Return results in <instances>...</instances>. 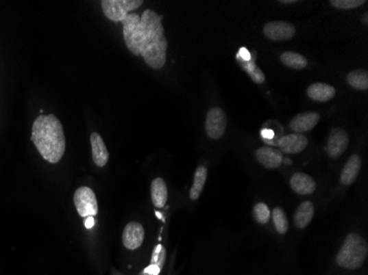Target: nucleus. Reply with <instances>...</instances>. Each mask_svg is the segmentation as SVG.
Returning a JSON list of instances; mask_svg holds the SVG:
<instances>
[{
	"label": "nucleus",
	"mask_w": 368,
	"mask_h": 275,
	"mask_svg": "<svg viewBox=\"0 0 368 275\" xmlns=\"http://www.w3.org/2000/svg\"><path fill=\"white\" fill-rule=\"evenodd\" d=\"M313 216H315V205H313V202H310V200L302 202L297 208L295 216H293L295 227L298 228V229H304V228L308 227L311 220H312Z\"/></svg>",
	"instance_id": "obj_18"
},
{
	"label": "nucleus",
	"mask_w": 368,
	"mask_h": 275,
	"mask_svg": "<svg viewBox=\"0 0 368 275\" xmlns=\"http://www.w3.org/2000/svg\"><path fill=\"white\" fill-rule=\"evenodd\" d=\"M365 0H331L330 3L332 6L339 9H354L360 7L365 3Z\"/></svg>",
	"instance_id": "obj_28"
},
{
	"label": "nucleus",
	"mask_w": 368,
	"mask_h": 275,
	"mask_svg": "<svg viewBox=\"0 0 368 275\" xmlns=\"http://www.w3.org/2000/svg\"><path fill=\"white\" fill-rule=\"evenodd\" d=\"M150 191H151V200L154 205L157 208L164 207L168 202V187L164 180L161 177H158L152 181Z\"/></svg>",
	"instance_id": "obj_20"
},
{
	"label": "nucleus",
	"mask_w": 368,
	"mask_h": 275,
	"mask_svg": "<svg viewBox=\"0 0 368 275\" xmlns=\"http://www.w3.org/2000/svg\"><path fill=\"white\" fill-rule=\"evenodd\" d=\"M360 168H362V160L360 155H352L341 173V183L343 185L353 184L360 174Z\"/></svg>",
	"instance_id": "obj_17"
},
{
	"label": "nucleus",
	"mask_w": 368,
	"mask_h": 275,
	"mask_svg": "<svg viewBox=\"0 0 368 275\" xmlns=\"http://www.w3.org/2000/svg\"><path fill=\"white\" fill-rule=\"evenodd\" d=\"M281 62L286 65L287 68H293V70H304L308 66V60L302 54L287 51L280 55Z\"/></svg>",
	"instance_id": "obj_22"
},
{
	"label": "nucleus",
	"mask_w": 368,
	"mask_h": 275,
	"mask_svg": "<svg viewBox=\"0 0 368 275\" xmlns=\"http://www.w3.org/2000/svg\"><path fill=\"white\" fill-rule=\"evenodd\" d=\"M206 179H208V170L206 166H199L194 173L193 185L190 191V198L192 200H199L203 188L206 185Z\"/></svg>",
	"instance_id": "obj_21"
},
{
	"label": "nucleus",
	"mask_w": 368,
	"mask_h": 275,
	"mask_svg": "<svg viewBox=\"0 0 368 275\" xmlns=\"http://www.w3.org/2000/svg\"><path fill=\"white\" fill-rule=\"evenodd\" d=\"M363 21H364V23H365V25H367V23H368V14H367V12H365V14H364V19H363Z\"/></svg>",
	"instance_id": "obj_31"
},
{
	"label": "nucleus",
	"mask_w": 368,
	"mask_h": 275,
	"mask_svg": "<svg viewBox=\"0 0 368 275\" xmlns=\"http://www.w3.org/2000/svg\"><path fill=\"white\" fill-rule=\"evenodd\" d=\"M76 211L82 218L95 217L99 213V204L95 193L88 186L77 188L73 196Z\"/></svg>",
	"instance_id": "obj_5"
},
{
	"label": "nucleus",
	"mask_w": 368,
	"mask_h": 275,
	"mask_svg": "<svg viewBox=\"0 0 368 275\" xmlns=\"http://www.w3.org/2000/svg\"><path fill=\"white\" fill-rule=\"evenodd\" d=\"M167 50H168V41L164 37L155 42L145 45L140 55L144 57L145 62L149 65L150 68L160 70L167 62Z\"/></svg>",
	"instance_id": "obj_6"
},
{
	"label": "nucleus",
	"mask_w": 368,
	"mask_h": 275,
	"mask_svg": "<svg viewBox=\"0 0 368 275\" xmlns=\"http://www.w3.org/2000/svg\"><path fill=\"white\" fill-rule=\"evenodd\" d=\"M94 226V217H88V218H85V227L88 228V229H90V228H93Z\"/></svg>",
	"instance_id": "obj_29"
},
{
	"label": "nucleus",
	"mask_w": 368,
	"mask_h": 275,
	"mask_svg": "<svg viewBox=\"0 0 368 275\" xmlns=\"http://www.w3.org/2000/svg\"><path fill=\"white\" fill-rule=\"evenodd\" d=\"M123 34L128 50L135 55H140L146 43V36L139 14L132 12L127 16L123 23Z\"/></svg>",
	"instance_id": "obj_3"
},
{
	"label": "nucleus",
	"mask_w": 368,
	"mask_h": 275,
	"mask_svg": "<svg viewBox=\"0 0 368 275\" xmlns=\"http://www.w3.org/2000/svg\"><path fill=\"white\" fill-rule=\"evenodd\" d=\"M237 61H239L242 68L249 74L250 77L255 83H257V84L264 83L265 79H266L265 74L262 73V70L260 68H257L253 57H250L249 60H243L237 55Z\"/></svg>",
	"instance_id": "obj_24"
},
{
	"label": "nucleus",
	"mask_w": 368,
	"mask_h": 275,
	"mask_svg": "<svg viewBox=\"0 0 368 275\" xmlns=\"http://www.w3.org/2000/svg\"><path fill=\"white\" fill-rule=\"evenodd\" d=\"M286 163H287V164H290V163H291V161H290L289 159H286Z\"/></svg>",
	"instance_id": "obj_32"
},
{
	"label": "nucleus",
	"mask_w": 368,
	"mask_h": 275,
	"mask_svg": "<svg viewBox=\"0 0 368 275\" xmlns=\"http://www.w3.org/2000/svg\"><path fill=\"white\" fill-rule=\"evenodd\" d=\"M297 3L295 0H281L280 3H284V5H289V3Z\"/></svg>",
	"instance_id": "obj_30"
},
{
	"label": "nucleus",
	"mask_w": 368,
	"mask_h": 275,
	"mask_svg": "<svg viewBox=\"0 0 368 275\" xmlns=\"http://www.w3.org/2000/svg\"><path fill=\"white\" fill-rule=\"evenodd\" d=\"M32 141L43 160L56 164L62 160L66 142L62 124L56 116H39L32 125Z\"/></svg>",
	"instance_id": "obj_1"
},
{
	"label": "nucleus",
	"mask_w": 368,
	"mask_h": 275,
	"mask_svg": "<svg viewBox=\"0 0 368 275\" xmlns=\"http://www.w3.org/2000/svg\"><path fill=\"white\" fill-rule=\"evenodd\" d=\"M101 9L105 16L114 23H124L132 10L143 5L141 0H103Z\"/></svg>",
	"instance_id": "obj_4"
},
{
	"label": "nucleus",
	"mask_w": 368,
	"mask_h": 275,
	"mask_svg": "<svg viewBox=\"0 0 368 275\" xmlns=\"http://www.w3.org/2000/svg\"><path fill=\"white\" fill-rule=\"evenodd\" d=\"M308 144H309V141L306 139V135H300V133L282 135L277 141V146L280 149L279 151L281 153H287V155H298L306 149Z\"/></svg>",
	"instance_id": "obj_11"
},
{
	"label": "nucleus",
	"mask_w": 368,
	"mask_h": 275,
	"mask_svg": "<svg viewBox=\"0 0 368 275\" xmlns=\"http://www.w3.org/2000/svg\"><path fill=\"white\" fill-rule=\"evenodd\" d=\"M367 254L368 246L365 239L358 233H349L337 253L336 263L345 270H356L366 261Z\"/></svg>",
	"instance_id": "obj_2"
},
{
	"label": "nucleus",
	"mask_w": 368,
	"mask_h": 275,
	"mask_svg": "<svg viewBox=\"0 0 368 275\" xmlns=\"http://www.w3.org/2000/svg\"><path fill=\"white\" fill-rule=\"evenodd\" d=\"M271 217H273V222L275 224V229L280 235H284L288 233L289 229V222H288L287 216L284 213V209L280 207L273 208V213H271Z\"/></svg>",
	"instance_id": "obj_25"
},
{
	"label": "nucleus",
	"mask_w": 368,
	"mask_h": 275,
	"mask_svg": "<svg viewBox=\"0 0 368 275\" xmlns=\"http://www.w3.org/2000/svg\"><path fill=\"white\" fill-rule=\"evenodd\" d=\"M347 83L357 90H366L368 88V72L365 70H355L347 75Z\"/></svg>",
	"instance_id": "obj_23"
},
{
	"label": "nucleus",
	"mask_w": 368,
	"mask_h": 275,
	"mask_svg": "<svg viewBox=\"0 0 368 275\" xmlns=\"http://www.w3.org/2000/svg\"><path fill=\"white\" fill-rule=\"evenodd\" d=\"M254 218L260 225H266L271 217V211H269L268 206L265 202H258L254 206Z\"/></svg>",
	"instance_id": "obj_26"
},
{
	"label": "nucleus",
	"mask_w": 368,
	"mask_h": 275,
	"mask_svg": "<svg viewBox=\"0 0 368 275\" xmlns=\"http://www.w3.org/2000/svg\"><path fill=\"white\" fill-rule=\"evenodd\" d=\"M256 159L262 166L267 169H278L282 164L284 157L279 150L269 146H262L256 151Z\"/></svg>",
	"instance_id": "obj_15"
},
{
	"label": "nucleus",
	"mask_w": 368,
	"mask_h": 275,
	"mask_svg": "<svg viewBox=\"0 0 368 275\" xmlns=\"http://www.w3.org/2000/svg\"><path fill=\"white\" fill-rule=\"evenodd\" d=\"M290 187L299 195H311L317 189V183L310 175L298 172L290 179Z\"/></svg>",
	"instance_id": "obj_14"
},
{
	"label": "nucleus",
	"mask_w": 368,
	"mask_h": 275,
	"mask_svg": "<svg viewBox=\"0 0 368 275\" xmlns=\"http://www.w3.org/2000/svg\"><path fill=\"white\" fill-rule=\"evenodd\" d=\"M90 144H92V157H93L95 166H99V168H104L108 162L110 153H108L103 138L97 132H93L90 135Z\"/></svg>",
	"instance_id": "obj_16"
},
{
	"label": "nucleus",
	"mask_w": 368,
	"mask_h": 275,
	"mask_svg": "<svg viewBox=\"0 0 368 275\" xmlns=\"http://www.w3.org/2000/svg\"><path fill=\"white\" fill-rule=\"evenodd\" d=\"M319 120H320V115L315 112L299 114L290 121V129L295 131V133L302 135L304 132H309L310 130H312L318 125Z\"/></svg>",
	"instance_id": "obj_13"
},
{
	"label": "nucleus",
	"mask_w": 368,
	"mask_h": 275,
	"mask_svg": "<svg viewBox=\"0 0 368 275\" xmlns=\"http://www.w3.org/2000/svg\"><path fill=\"white\" fill-rule=\"evenodd\" d=\"M349 139L347 132L340 128H333L326 144V152L332 159H336L343 155L349 146Z\"/></svg>",
	"instance_id": "obj_9"
},
{
	"label": "nucleus",
	"mask_w": 368,
	"mask_h": 275,
	"mask_svg": "<svg viewBox=\"0 0 368 275\" xmlns=\"http://www.w3.org/2000/svg\"><path fill=\"white\" fill-rule=\"evenodd\" d=\"M140 20L143 28H144L145 36H146L145 45L164 38V29H163L162 21H161L162 17L159 16L157 12L147 9L144 14H141Z\"/></svg>",
	"instance_id": "obj_7"
},
{
	"label": "nucleus",
	"mask_w": 368,
	"mask_h": 275,
	"mask_svg": "<svg viewBox=\"0 0 368 275\" xmlns=\"http://www.w3.org/2000/svg\"><path fill=\"white\" fill-rule=\"evenodd\" d=\"M335 88L331 85L326 84V83H315L310 85L308 88V96L312 101H331L335 96Z\"/></svg>",
	"instance_id": "obj_19"
},
{
	"label": "nucleus",
	"mask_w": 368,
	"mask_h": 275,
	"mask_svg": "<svg viewBox=\"0 0 368 275\" xmlns=\"http://www.w3.org/2000/svg\"><path fill=\"white\" fill-rule=\"evenodd\" d=\"M145 240V229L141 224L132 222L127 224L123 231V244L128 250H137Z\"/></svg>",
	"instance_id": "obj_12"
},
{
	"label": "nucleus",
	"mask_w": 368,
	"mask_h": 275,
	"mask_svg": "<svg viewBox=\"0 0 368 275\" xmlns=\"http://www.w3.org/2000/svg\"><path fill=\"white\" fill-rule=\"evenodd\" d=\"M264 34L273 41H287L295 37V28L284 21H270L265 25Z\"/></svg>",
	"instance_id": "obj_10"
},
{
	"label": "nucleus",
	"mask_w": 368,
	"mask_h": 275,
	"mask_svg": "<svg viewBox=\"0 0 368 275\" xmlns=\"http://www.w3.org/2000/svg\"><path fill=\"white\" fill-rule=\"evenodd\" d=\"M166 249L161 244L156 246L155 250L152 253L151 264L154 267L161 270L163 267V264L166 262Z\"/></svg>",
	"instance_id": "obj_27"
},
{
	"label": "nucleus",
	"mask_w": 368,
	"mask_h": 275,
	"mask_svg": "<svg viewBox=\"0 0 368 275\" xmlns=\"http://www.w3.org/2000/svg\"><path fill=\"white\" fill-rule=\"evenodd\" d=\"M226 125L228 119L223 109L219 107H214L208 110L206 120V130L208 138L214 140L221 139L224 135Z\"/></svg>",
	"instance_id": "obj_8"
}]
</instances>
